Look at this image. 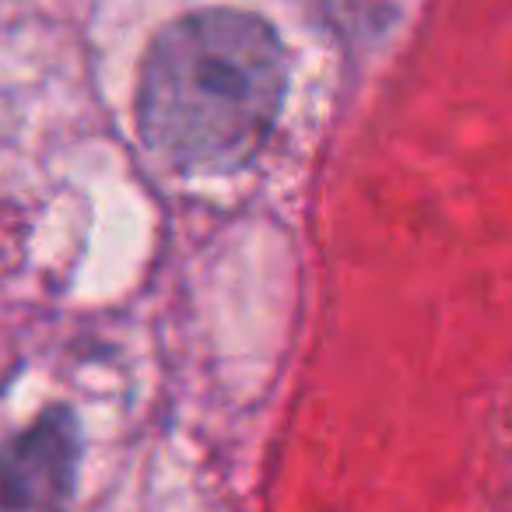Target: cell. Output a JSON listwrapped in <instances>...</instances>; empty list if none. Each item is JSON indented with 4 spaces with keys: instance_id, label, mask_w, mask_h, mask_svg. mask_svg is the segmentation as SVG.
I'll list each match as a JSON object with an SVG mask.
<instances>
[{
    "instance_id": "obj_1",
    "label": "cell",
    "mask_w": 512,
    "mask_h": 512,
    "mask_svg": "<svg viewBox=\"0 0 512 512\" xmlns=\"http://www.w3.org/2000/svg\"><path fill=\"white\" fill-rule=\"evenodd\" d=\"M285 99L288 50L274 22L242 8H197L151 36L134 123L165 169L228 176L267 148Z\"/></svg>"
},
{
    "instance_id": "obj_2",
    "label": "cell",
    "mask_w": 512,
    "mask_h": 512,
    "mask_svg": "<svg viewBox=\"0 0 512 512\" xmlns=\"http://www.w3.org/2000/svg\"><path fill=\"white\" fill-rule=\"evenodd\" d=\"M85 432L71 404H50L0 439V512H71Z\"/></svg>"
}]
</instances>
